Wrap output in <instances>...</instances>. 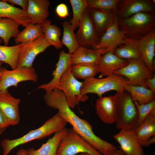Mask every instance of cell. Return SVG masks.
<instances>
[{"instance_id": "cell-1", "label": "cell", "mask_w": 155, "mask_h": 155, "mask_svg": "<svg viewBox=\"0 0 155 155\" xmlns=\"http://www.w3.org/2000/svg\"><path fill=\"white\" fill-rule=\"evenodd\" d=\"M43 98L47 106L58 110L59 114L71 125L72 129L99 153L111 155L115 152V146L96 135L91 125L86 120L79 117L71 109L62 91L55 88L46 92Z\"/></svg>"}, {"instance_id": "cell-2", "label": "cell", "mask_w": 155, "mask_h": 155, "mask_svg": "<svg viewBox=\"0 0 155 155\" xmlns=\"http://www.w3.org/2000/svg\"><path fill=\"white\" fill-rule=\"evenodd\" d=\"M67 123L57 113L46 121L40 127L30 130L26 134L13 140L5 139L1 142L3 155H8L14 148L31 141L42 139L60 131Z\"/></svg>"}, {"instance_id": "cell-3", "label": "cell", "mask_w": 155, "mask_h": 155, "mask_svg": "<svg viewBox=\"0 0 155 155\" xmlns=\"http://www.w3.org/2000/svg\"><path fill=\"white\" fill-rule=\"evenodd\" d=\"M153 13L141 12L119 20V28L127 38H140L155 29V19Z\"/></svg>"}, {"instance_id": "cell-4", "label": "cell", "mask_w": 155, "mask_h": 155, "mask_svg": "<svg viewBox=\"0 0 155 155\" xmlns=\"http://www.w3.org/2000/svg\"><path fill=\"white\" fill-rule=\"evenodd\" d=\"M117 100V112L115 121L117 129L133 130L136 127L138 111L130 94L125 90L115 94Z\"/></svg>"}, {"instance_id": "cell-5", "label": "cell", "mask_w": 155, "mask_h": 155, "mask_svg": "<svg viewBox=\"0 0 155 155\" xmlns=\"http://www.w3.org/2000/svg\"><path fill=\"white\" fill-rule=\"evenodd\" d=\"M128 81L124 77L115 74L103 78H93L82 82L81 94L84 96L88 93H94L100 98L105 93L111 90L121 92L124 90Z\"/></svg>"}, {"instance_id": "cell-6", "label": "cell", "mask_w": 155, "mask_h": 155, "mask_svg": "<svg viewBox=\"0 0 155 155\" xmlns=\"http://www.w3.org/2000/svg\"><path fill=\"white\" fill-rule=\"evenodd\" d=\"M84 152L92 155H102L72 128L67 129L59 143L56 155H76Z\"/></svg>"}, {"instance_id": "cell-7", "label": "cell", "mask_w": 155, "mask_h": 155, "mask_svg": "<svg viewBox=\"0 0 155 155\" xmlns=\"http://www.w3.org/2000/svg\"><path fill=\"white\" fill-rule=\"evenodd\" d=\"M128 63L122 68L115 71L114 74L125 77L128 81L127 84L144 86L146 80L152 78L153 72L145 64L142 58L128 60Z\"/></svg>"}, {"instance_id": "cell-8", "label": "cell", "mask_w": 155, "mask_h": 155, "mask_svg": "<svg viewBox=\"0 0 155 155\" xmlns=\"http://www.w3.org/2000/svg\"><path fill=\"white\" fill-rule=\"evenodd\" d=\"M71 68L63 74L55 88L63 92L66 97L69 107L71 108H73L79 102L87 100L88 96L86 95H82L81 89L82 82L78 81L73 76Z\"/></svg>"}, {"instance_id": "cell-9", "label": "cell", "mask_w": 155, "mask_h": 155, "mask_svg": "<svg viewBox=\"0 0 155 155\" xmlns=\"http://www.w3.org/2000/svg\"><path fill=\"white\" fill-rule=\"evenodd\" d=\"M0 76V92L4 91L11 86L16 87L22 82L30 81L36 82L38 80V75L32 67H17L12 70L2 67Z\"/></svg>"}, {"instance_id": "cell-10", "label": "cell", "mask_w": 155, "mask_h": 155, "mask_svg": "<svg viewBox=\"0 0 155 155\" xmlns=\"http://www.w3.org/2000/svg\"><path fill=\"white\" fill-rule=\"evenodd\" d=\"M75 34L80 46L94 48L99 42L98 36L90 15L89 8L85 10Z\"/></svg>"}, {"instance_id": "cell-11", "label": "cell", "mask_w": 155, "mask_h": 155, "mask_svg": "<svg viewBox=\"0 0 155 155\" xmlns=\"http://www.w3.org/2000/svg\"><path fill=\"white\" fill-rule=\"evenodd\" d=\"M19 52L17 67H31L36 57L51 46L43 34L33 41L22 44Z\"/></svg>"}, {"instance_id": "cell-12", "label": "cell", "mask_w": 155, "mask_h": 155, "mask_svg": "<svg viewBox=\"0 0 155 155\" xmlns=\"http://www.w3.org/2000/svg\"><path fill=\"white\" fill-rule=\"evenodd\" d=\"M125 39L137 47L145 64L153 72L155 70V30L139 39L126 37Z\"/></svg>"}, {"instance_id": "cell-13", "label": "cell", "mask_w": 155, "mask_h": 155, "mask_svg": "<svg viewBox=\"0 0 155 155\" xmlns=\"http://www.w3.org/2000/svg\"><path fill=\"white\" fill-rule=\"evenodd\" d=\"M152 1L146 0H119L116 12L119 20L141 12H153L154 5Z\"/></svg>"}, {"instance_id": "cell-14", "label": "cell", "mask_w": 155, "mask_h": 155, "mask_svg": "<svg viewBox=\"0 0 155 155\" xmlns=\"http://www.w3.org/2000/svg\"><path fill=\"white\" fill-rule=\"evenodd\" d=\"M118 22L116 14L113 23L106 31L100 38L99 43L94 49L106 48L107 52L114 53L115 48L125 42L127 37L119 29Z\"/></svg>"}, {"instance_id": "cell-15", "label": "cell", "mask_w": 155, "mask_h": 155, "mask_svg": "<svg viewBox=\"0 0 155 155\" xmlns=\"http://www.w3.org/2000/svg\"><path fill=\"white\" fill-rule=\"evenodd\" d=\"M95 106L96 113L102 122L108 124L115 123L118 108L115 94L99 98L96 100Z\"/></svg>"}, {"instance_id": "cell-16", "label": "cell", "mask_w": 155, "mask_h": 155, "mask_svg": "<svg viewBox=\"0 0 155 155\" xmlns=\"http://www.w3.org/2000/svg\"><path fill=\"white\" fill-rule=\"evenodd\" d=\"M113 138L125 155H145L134 130H120Z\"/></svg>"}, {"instance_id": "cell-17", "label": "cell", "mask_w": 155, "mask_h": 155, "mask_svg": "<svg viewBox=\"0 0 155 155\" xmlns=\"http://www.w3.org/2000/svg\"><path fill=\"white\" fill-rule=\"evenodd\" d=\"M19 98H16L9 92L8 89L0 92V110L11 125L18 124L20 120L19 105Z\"/></svg>"}, {"instance_id": "cell-18", "label": "cell", "mask_w": 155, "mask_h": 155, "mask_svg": "<svg viewBox=\"0 0 155 155\" xmlns=\"http://www.w3.org/2000/svg\"><path fill=\"white\" fill-rule=\"evenodd\" d=\"M128 63V60L120 58L113 52L108 51L101 56L96 66L101 75L106 77L114 74L115 71Z\"/></svg>"}, {"instance_id": "cell-19", "label": "cell", "mask_w": 155, "mask_h": 155, "mask_svg": "<svg viewBox=\"0 0 155 155\" xmlns=\"http://www.w3.org/2000/svg\"><path fill=\"white\" fill-rule=\"evenodd\" d=\"M71 55L66 53L63 50L60 52L59 60L56 65V68L52 73V79L47 83L39 86L38 89H42L45 90L46 92H48L56 88L63 75L72 66Z\"/></svg>"}, {"instance_id": "cell-20", "label": "cell", "mask_w": 155, "mask_h": 155, "mask_svg": "<svg viewBox=\"0 0 155 155\" xmlns=\"http://www.w3.org/2000/svg\"><path fill=\"white\" fill-rule=\"evenodd\" d=\"M89 9L97 32L100 38L113 23L117 11L94 8H89Z\"/></svg>"}, {"instance_id": "cell-21", "label": "cell", "mask_w": 155, "mask_h": 155, "mask_svg": "<svg viewBox=\"0 0 155 155\" xmlns=\"http://www.w3.org/2000/svg\"><path fill=\"white\" fill-rule=\"evenodd\" d=\"M107 52L106 48L95 49L80 46L71 55L72 65L80 64L96 65L101 56Z\"/></svg>"}, {"instance_id": "cell-22", "label": "cell", "mask_w": 155, "mask_h": 155, "mask_svg": "<svg viewBox=\"0 0 155 155\" xmlns=\"http://www.w3.org/2000/svg\"><path fill=\"white\" fill-rule=\"evenodd\" d=\"M26 11L31 23L41 24L46 20L49 15L50 5L48 0H28Z\"/></svg>"}, {"instance_id": "cell-23", "label": "cell", "mask_w": 155, "mask_h": 155, "mask_svg": "<svg viewBox=\"0 0 155 155\" xmlns=\"http://www.w3.org/2000/svg\"><path fill=\"white\" fill-rule=\"evenodd\" d=\"M7 18L11 19L23 27L31 23L26 11L11 5L3 0L0 1V19Z\"/></svg>"}, {"instance_id": "cell-24", "label": "cell", "mask_w": 155, "mask_h": 155, "mask_svg": "<svg viewBox=\"0 0 155 155\" xmlns=\"http://www.w3.org/2000/svg\"><path fill=\"white\" fill-rule=\"evenodd\" d=\"M124 90L130 94L134 102L140 104L148 103L155 99V92L144 86L127 84Z\"/></svg>"}, {"instance_id": "cell-25", "label": "cell", "mask_w": 155, "mask_h": 155, "mask_svg": "<svg viewBox=\"0 0 155 155\" xmlns=\"http://www.w3.org/2000/svg\"><path fill=\"white\" fill-rule=\"evenodd\" d=\"M134 131L140 142L155 136V110L151 112Z\"/></svg>"}, {"instance_id": "cell-26", "label": "cell", "mask_w": 155, "mask_h": 155, "mask_svg": "<svg viewBox=\"0 0 155 155\" xmlns=\"http://www.w3.org/2000/svg\"><path fill=\"white\" fill-rule=\"evenodd\" d=\"M67 128L65 127L55 133L39 149L32 151V155H56L59 143L65 134Z\"/></svg>"}, {"instance_id": "cell-27", "label": "cell", "mask_w": 155, "mask_h": 155, "mask_svg": "<svg viewBox=\"0 0 155 155\" xmlns=\"http://www.w3.org/2000/svg\"><path fill=\"white\" fill-rule=\"evenodd\" d=\"M41 25L44 36L51 46L57 49L61 48L63 45L60 38L61 35L60 29L52 24L51 21L49 20H46Z\"/></svg>"}, {"instance_id": "cell-28", "label": "cell", "mask_w": 155, "mask_h": 155, "mask_svg": "<svg viewBox=\"0 0 155 155\" xmlns=\"http://www.w3.org/2000/svg\"><path fill=\"white\" fill-rule=\"evenodd\" d=\"M2 39L0 37V61L8 64L12 69L17 67V61L21 44L8 46L1 44Z\"/></svg>"}, {"instance_id": "cell-29", "label": "cell", "mask_w": 155, "mask_h": 155, "mask_svg": "<svg viewBox=\"0 0 155 155\" xmlns=\"http://www.w3.org/2000/svg\"><path fill=\"white\" fill-rule=\"evenodd\" d=\"M19 26L18 23L9 19H0V37L2 39L4 46H8L10 39L12 37L16 38L20 32Z\"/></svg>"}, {"instance_id": "cell-30", "label": "cell", "mask_w": 155, "mask_h": 155, "mask_svg": "<svg viewBox=\"0 0 155 155\" xmlns=\"http://www.w3.org/2000/svg\"><path fill=\"white\" fill-rule=\"evenodd\" d=\"M43 35L41 24L30 23L14 38L18 44H23L34 40Z\"/></svg>"}, {"instance_id": "cell-31", "label": "cell", "mask_w": 155, "mask_h": 155, "mask_svg": "<svg viewBox=\"0 0 155 155\" xmlns=\"http://www.w3.org/2000/svg\"><path fill=\"white\" fill-rule=\"evenodd\" d=\"M63 27V37L61 41L63 45L67 48L69 53L72 54L79 47L75 34L69 22L64 21L61 23Z\"/></svg>"}, {"instance_id": "cell-32", "label": "cell", "mask_w": 155, "mask_h": 155, "mask_svg": "<svg viewBox=\"0 0 155 155\" xmlns=\"http://www.w3.org/2000/svg\"><path fill=\"white\" fill-rule=\"evenodd\" d=\"M71 72L76 79H81L86 80L94 78L99 72L96 65L80 64L72 65Z\"/></svg>"}, {"instance_id": "cell-33", "label": "cell", "mask_w": 155, "mask_h": 155, "mask_svg": "<svg viewBox=\"0 0 155 155\" xmlns=\"http://www.w3.org/2000/svg\"><path fill=\"white\" fill-rule=\"evenodd\" d=\"M73 17L69 22L74 31L78 28L85 9L88 7L87 0H70Z\"/></svg>"}, {"instance_id": "cell-34", "label": "cell", "mask_w": 155, "mask_h": 155, "mask_svg": "<svg viewBox=\"0 0 155 155\" xmlns=\"http://www.w3.org/2000/svg\"><path fill=\"white\" fill-rule=\"evenodd\" d=\"M117 47L114 51V53L119 58L130 60L140 58L141 55L137 47L127 41Z\"/></svg>"}, {"instance_id": "cell-35", "label": "cell", "mask_w": 155, "mask_h": 155, "mask_svg": "<svg viewBox=\"0 0 155 155\" xmlns=\"http://www.w3.org/2000/svg\"><path fill=\"white\" fill-rule=\"evenodd\" d=\"M134 102L138 113L136 127L144 121L151 112L155 110V100L148 103L142 104H139L136 101H134Z\"/></svg>"}, {"instance_id": "cell-36", "label": "cell", "mask_w": 155, "mask_h": 155, "mask_svg": "<svg viewBox=\"0 0 155 155\" xmlns=\"http://www.w3.org/2000/svg\"><path fill=\"white\" fill-rule=\"evenodd\" d=\"M119 0H87L88 7L104 10H113L117 11Z\"/></svg>"}, {"instance_id": "cell-37", "label": "cell", "mask_w": 155, "mask_h": 155, "mask_svg": "<svg viewBox=\"0 0 155 155\" xmlns=\"http://www.w3.org/2000/svg\"><path fill=\"white\" fill-rule=\"evenodd\" d=\"M55 12L57 16L62 18H65L69 15L67 5L63 3H60L57 6Z\"/></svg>"}, {"instance_id": "cell-38", "label": "cell", "mask_w": 155, "mask_h": 155, "mask_svg": "<svg viewBox=\"0 0 155 155\" xmlns=\"http://www.w3.org/2000/svg\"><path fill=\"white\" fill-rule=\"evenodd\" d=\"M10 126V122L0 110V135Z\"/></svg>"}, {"instance_id": "cell-39", "label": "cell", "mask_w": 155, "mask_h": 155, "mask_svg": "<svg viewBox=\"0 0 155 155\" xmlns=\"http://www.w3.org/2000/svg\"><path fill=\"white\" fill-rule=\"evenodd\" d=\"M11 5H17L20 6L22 9L26 11L28 5V2L27 0H3Z\"/></svg>"}, {"instance_id": "cell-40", "label": "cell", "mask_w": 155, "mask_h": 155, "mask_svg": "<svg viewBox=\"0 0 155 155\" xmlns=\"http://www.w3.org/2000/svg\"><path fill=\"white\" fill-rule=\"evenodd\" d=\"M146 84L150 89L155 92V75H154L151 78L147 79L146 81Z\"/></svg>"}, {"instance_id": "cell-41", "label": "cell", "mask_w": 155, "mask_h": 155, "mask_svg": "<svg viewBox=\"0 0 155 155\" xmlns=\"http://www.w3.org/2000/svg\"><path fill=\"white\" fill-rule=\"evenodd\" d=\"M34 149L30 148L27 150L22 148L19 150L16 155H32V151Z\"/></svg>"}, {"instance_id": "cell-42", "label": "cell", "mask_w": 155, "mask_h": 155, "mask_svg": "<svg viewBox=\"0 0 155 155\" xmlns=\"http://www.w3.org/2000/svg\"><path fill=\"white\" fill-rule=\"evenodd\" d=\"M155 142V136L145 141L140 142L141 146L144 147H148Z\"/></svg>"}, {"instance_id": "cell-43", "label": "cell", "mask_w": 155, "mask_h": 155, "mask_svg": "<svg viewBox=\"0 0 155 155\" xmlns=\"http://www.w3.org/2000/svg\"><path fill=\"white\" fill-rule=\"evenodd\" d=\"M111 155H125V154L121 149H117L114 153Z\"/></svg>"}, {"instance_id": "cell-44", "label": "cell", "mask_w": 155, "mask_h": 155, "mask_svg": "<svg viewBox=\"0 0 155 155\" xmlns=\"http://www.w3.org/2000/svg\"><path fill=\"white\" fill-rule=\"evenodd\" d=\"M78 155H92L89 153L84 152V153H80V154Z\"/></svg>"}, {"instance_id": "cell-45", "label": "cell", "mask_w": 155, "mask_h": 155, "mask_svg": "<svg viewBox=\"0 0 155 155\" xmlns=\"http://www.w3.org/2000/svg\"><path fill=\"white\" fill-rule=\"evenodd\" d=\"M3 62L0 61V71L2 67V65L3 63Z\"/></svg>"}, {"instance_id": "cell-46", "label": "cell", "mask_w": 155, "mask_h": 155, "mask_svg": "<svg viewBox=\"0 0 155 155\" xmlns=\"http://www.w3.org/2000/svg\"><path fill=\"white\" fill-rule=\"evenodd\" d=\"M0 80H1V77H0Z\"/></svg>"}]
</instances>
